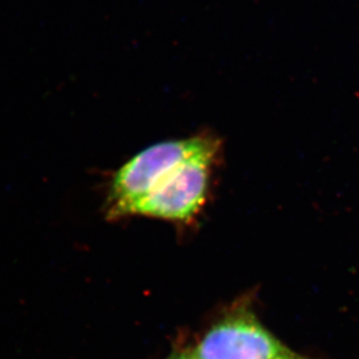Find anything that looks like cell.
I'll list each match as a JSON object with an SVG mask.
<instances>
[{
	"label": "cell",
	"mask_w": 359,
	"mask_h": 359,
	"mask_svg": "<svg viewBox=\"0 0 359 359\" xmlns=\"http://www.w3.org/2000/svg\"><path fill=\"white\" fill-rule=\"evenodd\" d=\"M222 144L207 133L196 151L180 161L129 208L127 215H144L171 221L191 220L203 207L214 166L220 161Z\"/></svg>",
	"instance_id": "obj_1"
},
{
	"label": "cell",
	"mask_w": 359,
	"mask_h": 359,
	"mask_svg": "<svg viewBox=\"0 0 359 359\" xmlns=\"http://www.w3.org/2000/svg\"><path fill=\"white\" fill-rule=\"evenodd\" d=\"M207 133L185 139L168 140L144 148L113 173L107 196V214L127 217L129 208L142 199L154 185L180 161L196 151Z\"/></svg>",
	"instance_id": "obj_2"
},
{
	"label": "cell",
	"mask_w": 359,
	"mask_h": 359,
	"mask_svg": "<svg viewBox=\"0 0 359 359\" xmlns=\"http://www.w3.org/2000/svg\"><path fill=\"white\" fill-rule=\"evenodd\" d=\"M194 353L199 359H309L288 349L249 314H236L207 332Z\"/></svg>",
	"instance_id": "obj_3"
},
{
	"label": "cell",
	"mask_w": 359,
	"mask_h": 359,
	"mask_svg": "<svg viewBox=\"0 0 359 359\" xmlns=\"http://www.w3.org/2000/svg\"><path fill=\"white\" fill-rule=\"evenodd\" d=\"M177 359H199L198 358L197 355H196V353H182L180 357Z\"/></svg>",
	"instance_id": "obj_4"
}]
</instances>
